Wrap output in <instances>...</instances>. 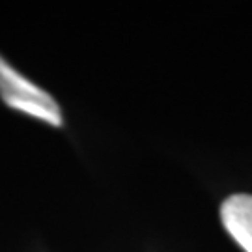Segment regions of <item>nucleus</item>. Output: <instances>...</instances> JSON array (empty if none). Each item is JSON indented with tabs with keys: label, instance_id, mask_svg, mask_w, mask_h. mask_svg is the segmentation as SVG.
I'll list each match as a JSON object with an SVG mask.
<instances>
[{
	"label": "nucleus",
	"instance_id": "1",
	"mask_svg": "<svg viewBox=\"0 0 252 252\" xmlns=\"http://www.w3.org/2000/svg\"><path fill=\"white\" fill-rule=\"evenodd\" d=\"M0 97L8 107L25 112L28 116L43 120L54 127L62 126V110L54 97L15 71L0 56Z\"/></svg>",
	"mask_w": 252,
	"mask_h": 252
},
{
	"label": "nucleus",
	"instance_id": "2",
	"mask_svg": "<svg viewBox=\"0 0 252 252\" xmlns=\"http://www.w3.org/2000/svg\"><path fill=\"white\" fill-rule=\"evenodd\" d=\"M226 232L245 252H252V194H232L220 206Z\"/></svg>",
	"mask_w": 252,
	"mask_h": 252
}]
</instances>
